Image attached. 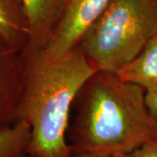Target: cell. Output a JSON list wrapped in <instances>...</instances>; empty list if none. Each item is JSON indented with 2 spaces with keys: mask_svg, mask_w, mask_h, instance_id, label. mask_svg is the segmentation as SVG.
Here are the masks:
<instances>
[{
  "mask_svg": "<svg viewBox=\"0 0 157 157\" xmlns=\"http://www.w3.org/2000/svg\"><path fill=\"white\" fill-rule=\"evenodd\" d=\"M27 59L0 39V128L20 121Z\"/></svg>",
  "mask_w": 157,
  "mask_h": 157,
  "instance_id": "5",
  "label": "cell"
},
{
  "mask_svg": "<svg viewBox=\"0 0 157 157\" xmlns=\"http://www.w3.org/2000/svg\"><path fill=\"white\" fill-rule=\"evenodd\" d=\"M112 0H65L54 28L42 50L52 57L62 56L78 47L89 28Z\"/></svg>",
  "mask_w": 157,
  "mask_h": 157,
  "instance_id": "4",
  "label": "cell"
},
{
  "mask_svg": "<svg viewBox=\"0 0 157 157\" xmlns=\"http://www.w3.org/2000/svg\"><path fill=\"white\" fill-rule=\"evenodd\" d=\"M23 157H32V156H31V155H27V154H26L25 155H24V156H23Z\"/></svg>",
  "mask_w": 157,
  "mask_h": 157,
  "instance_id": "13",
  "label": "cell"
},
{
  "mask_svg": "<svg viewBox=\"0 0 157 157\" xmlns=\"http://www.w3.org/2000/svg\"><path fill=\"white\" fill-rule=\"evenodd\" d=\"M117 74L145 90L157 85V34Z\"/></svg>",
  "mask_w": 157,
  "mask_h": 157,
  "instance_id": "8",
  "label": "cell"
},
{
  "mask_svg": "<svg viewBox=\"0 0 157 157\" xmlns=\"http://www.w3.org/2000/svg\"><path fill=\"white\" fill-rule=\"evenodd\" d=\"M27 59L20 120L31 128L27 155L71 157L67 140L73 101L84 83L98 71L78 46L52 57L40 51Z\"/></svg>",
  "mask_w": 157,
  "mask_h": 157,
  "instance_id": "2",
  "label": "cell"
},
{
  "mask_svg": "<svg viewBox=\"0 0 157 157\" xmlns=\"http://www.w3.org/2000/svg\"><path fill=\"white\" fill-rule=\"evenodd\" d=\"M30 25L19 0H0V39L25 53L30 39Z\"/></svg>",
  "mask_w": 157,
  "mask_h": 157,
  "instance_id": "7",
  "label": "cell"
},
{
  "mask_svg": "<svg viewBox=\"0 0 157 157\" xmlns=\"http://www.w3.org/2000/svg\"><path fill=\"white\" fill-rule=\"evenodd\" d=\"M31 128L25 120L0 128V157H23L27 154Z\"/></svg>",
  "mask_w": 157,
  "mask_h": 157,
  "instance_id": "9",
  "label": "cell"
},
{
  "mask_svg": "<svg viewBox=\"0 0 157 157\" xmlns=\"http://www.w3.org/2000/svg\"><path fill=\"white\" fill-rule=\"evenodd\" d=\"M28 18L30 39L24 55L33 56L45 47L65 0H19Z\"/></svg>",
  "mask_w": 157,
  "mask_h": 157,
  "instance_id": "6",
  "label": "cell"
},
{
  "mask_svg": "<svg viewBox=\"0 0 157 157\" xmlns=\"http://www.w3.org/2000/svg\"><path fill=\"white\" fill-rule=\"evenodd\" d=\"M143 87L98 70L73 101L67 140L74 153L122 157L157 140Z\"/></svg>",
  "mask_w": 157,
  "mask_h": 157,
  "instance_id": "1",
  "label": "cell"
},
{
  "mask_svg": "<svg viewBox=\"0 0 157 157\" xmlns=\"http://www.w3.org/2000/svg\"><path fill=\"white\" fill-rule=\"evenodd\" d=\"M122 157H157V140L147 142L135 151Z\"/></svg>",
  "mask_w": 157,
  "mask_h": 157,
  "instance_id": "11",
  "label": "cell"
},
{
  "mask_svg": "<svg viewBox=\"0 0 157 157\" xmlns=\"http://www.w3.org/2000/svg\"><path fill=\"white\" fill-rule=\"evenodd\" d=\"M71 157H111L105 155L99 154H90V153H74Z\"/></svg>",
  "mask_w": 157,
  "mask_h": 157,
  "instance_id": "12",
  "label": "cell"
},
{
  "mask_svg": "<svg viewBox=\"0 0 157 157\" xmlns=\"http://www.w3.org/2000/svg\"><path fill=\"white\" fill-rule=\"evenodd\" d=\"M157 34V0H112L78 46L101 71L118 73Z\"/></svg>",
  "mask_w": 157,
  "mask_h": 157,
  "instance_id": "3",
  "label": "cell"
},
{
  "mask_svg": "<svg viewBox=\"0 0 157 157\" xmlns=\"http://www.w3.org/2000/svg\"><path fill=\"white\" fill-rule=\"evenodd\" d=\"M145 103L151 117L157 123V85L145 91Z\"/></svg>",
  "mask_w": 157,
  "mask_h": 157,
  "instance_id": "10",
  "label": "cell"
}]
</instances>
